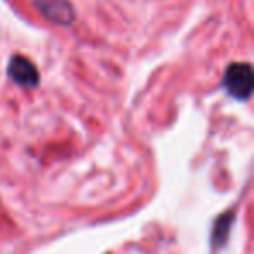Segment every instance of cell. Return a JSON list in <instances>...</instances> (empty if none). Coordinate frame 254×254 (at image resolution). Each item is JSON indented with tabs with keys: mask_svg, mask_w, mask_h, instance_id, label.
<instances>
[{
	"mask_svg": "<svg viewBox=\"0 0 254 254\" xmlns=\"http://www.w3.org/2000/svg\"><path fill=\"white\" fill-rule=\"evenodd\" d=\"M253 66L249 63H232L223 75V87L232 98L247 101L253 92Z\"/></svg>",
	"mask_w": 254,
	"mask_h": 254,
	"instance_id": "6da1fadb",
	"label": "cell"
},
{
	"mask_svg": "<svg viewBox=\"0 0 254 254\" xmlns=\"http://www.w3.org/2000/svg\"><path fill=\"white\" fill-rule=\"evenodd\" d=\"M37 11L49 23L70 26L75 21V9L70 0H33Z\"/></svg>",
	"mask_w": 254,
	"mask_h": 254,
	"instance_id": "7a4b0ae2",
	"label": "cell"
},
{
	"mask_svg": "<svg viewBox=\"0 0 254 254\" xmlns=\"http://www.w3.org/2000/svg\"><path fill=\"white\" fill-rule=\"evenodd\" d=\"M7 73L14 84L21 85V87H26V89L37 87L40 82V75H39L37 66L28 58L19 56V54L11 58L9 66H7Z\"/></svg>",
	"mask_w": 254,
	"mask_h": 254,
	"instance_id": "3957f363",
	"label": "cell"
}]
</instances>
